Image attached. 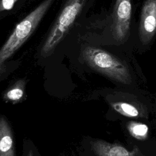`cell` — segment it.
<instances>
[{"instance_id": "obj_1", "label": "cell", "mask_w": 156, "mask_h": 156, "mask_svg": "<svg viewBox=\"0 0 156 156\" xmlns=\"http://www.w3.org/2000/svg\"><path fill=\"white\" fill-rule=\"evenodd\" d=\"M131 0H115L109 15L101 20L83 23L76 41L95 45L122 46L135 42L136 33L132 28Z\"/></svg>"}, {"instance_id": "obj_2", "label": "cell", "mask_w": 156, "mask_h": 156, "mask_svg": "<svg viewBox=\"0 0 156 156\" xmlns=\"http://www.w3.org/2000/svg\"><path fill=\"white\" fill-rule=\"evenodd\" d=\"M96 0H66L43 47L41 54H50L76 27L78 32L87 19V14ZM78 34V33H77Z\"/></svg>"}, {"instance_id": "obj_3", "label": "cell", "mask_w": 156, "mask_h": 156, "mask_svg": "<svg viewBox=\"0 0 156 156\" xmlns=\"http://www.w3.org/2000/svg\"><path fill=\"white\" fill-rule=\"evenodd\" d=\"M77 42L80 58L88 66L122 83H131V75L124 61L99 46Z\"/></svg>"}, {"instance_id": "obj_4", "label": "cell", "mask_w": 156, "mask_h": 156, "mask_svg": "<svg viewBox=\"0 0 156 156\" xmlns=\"http://www.w3.org/2000/svg\"><path fill=\"white\" fill-rule=\"evenodd\" d=\"M54 0H45L18 23L0 49V74L4 62L21 46L34 31L45 12Z\"/></svg>"}, {"instance_id": "obj_5", "label": "cell", "mask_w": 156, "mask_h": 156, "mask_svg": "<svg viewBox=\"0 0 156 156\" xmlns=\"http://www.w3.org/2000/svg\"><path fill=\"white\" fill-rule=\"evenodd\" d=\"M156 35V0H144L141 10L135 44L149 47Z\"/></svg>"}, {"instance_id": "obj_6", "label": "cell", "mask_w": 156, "mask_h": 156, "mask_svg": "<svg viewBox=\"0 0 156 156\" xmlns=\"http://www.w3.org/2000/svg\"><path fill=\"white\" fill-rule=\"evenodd\" d=\"M93 148L97 156H137L139 153L137 148L129 151L121 145L101 140L94 141Z\"/></svg>"}, {"instance_id": "obj_7", "label": "cell", "mask_w": 156, "mask_h": 156, "mask_svg": "<svg viewBox=\"0 0 156 156\" xmlns=\"http://www.w3.org/2000/svg\"><path fill=\"white\" fill-rule=\"evenodd\" d=\"M0 156H15L12 129L3 117H0Z\"/></svg>"}, {"instance_id": "obj_8", "label": "cell", "mask_w": 156, "mask_h": 156, "mask_svg": "<svg viewBox=\"0 0 156 156\" xmlns=\"http://www.w3.org/2000/svg\"><path fill=\"white\" fill-rule=\"evenodd\" d=\"M26 81L20 79L16 81L9 89H8L3 96L5 101H11L13 104L21 101L24 95Z\"/></svg>"}, {"instance_id": "obj_9", "label": "cell", "mask_w": 156, "mask_h": 156, "mask_svg": "<svg viewBox=\"0 0 156 156\" xmlns=\"http://www.w3.org/2000/svg\"><path fill=\"white\" fill-rule=\"evenodd\" d=\"M113 108L119 113L128 116L135 117L139 115V112L136 107L126 102H116L112 105Z\"/></svg>"}, {"instance_id": "obj_10", "label": "cell", "mask_w": 156, "mask_h": 156, "mask_svg": "<svg viewBox=\"0 0 156 156\" xmlns=\"http://www.w3.org/2000/svg\"><path fill=\"white\" fill-rule=\"evenodd\" d=\"M130 130L135 137L143 138L147 133L148 127L144 124L134 123L130 126Z\"/></svg>"}, {"instance_id": "obj_11", "label": "cell", "mask_w": 156, "mask_h": 156, "mask_svg": "<svg viewBox=\"0 0 156 156\" xmlns=\"http://www.w3.org/2000/svg\"><path fill=\"white\" fill-rule=\"evenodd\" d=\"M17 0H1L0 3V10H10Z\"/></svg>"}, {"instance_id": "obj_12", "label": "cell", "mask_w": 156, "mask_h": 156, "mask_svg": "<svg viewBox=\"0 0 156 156\" xmlns=\"http://www.w3.org/2000/svg\"><path fill=\"white\" fill-rule=\"evenodd\" d=\"M26 156H34V153L32 152V151L31 150H29L27 152V154L26 155Z\"/></svg>"}]
</instances>
